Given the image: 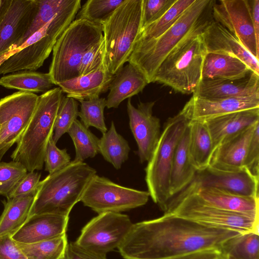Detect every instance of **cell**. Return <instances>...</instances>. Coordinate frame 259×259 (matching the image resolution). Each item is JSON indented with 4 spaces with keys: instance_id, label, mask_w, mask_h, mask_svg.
<instances>
[{
    "instance_id": "1",
    "label": "cell",
    "mask_w": 259,
    "mask_h": 259,
    "mask_svg": "<svg viewBox=\"0 0 259 259\" xmlns=\"http://www.w3.org/2000/svg\"><path fill=\"white\" fill-rule=\"evenodd\" d=\"M240 234L164 213L133 224L117 249L124 259H174L199 251L221 252L226 241Z\"/></svg>"
},
{
    "instance_id": "2",
    "label": "cell",
    "mask_w": 259,
    "mask_h": 259,
    "mask_svg": "<svg viewBox=\"0 0 259 259\" xmlns=\"http://www.w3.org/2000/svg\"><path fill=\"white\" fill-rule=\"evenodd\" d=\"M215 0H195L176 22L157 39L136 44L127 62L136 67L153 82L160 64L171 51L198 27L213 20Z\"/></svg>"
},
{
    "instance_id": "3",
    "label": "cell",
    "mask_w": 259,
    "mask_h": 259,
    "mask_svg": "<svg viewBox=\"0 0 259 259\" xmlns=\"http://www.w3.org/2000/svg\"><path fill=\"white\" fill-rule=\"evenodd\" d=\"M96 170L84 162H71L40 181L29 217L41 213L69 216Z\"/></svg>"
},
{
    "instance_id": "4",
    "label": "cell",
    "mask_w": 259,
    "mask_h": 259,
    "mask_svg": "<svg viewBox=\"0 0 259 259\" xmlns=\"http://www.w3.org/2000/svg\"><path fill=\"white\" fill-rule=\"evenodd\" d=\"M64 97L59 87L38 96L31 118L11 156L13 161L22 163L28 172L43 168L47 145L53 135L55 119Z\"/></svg>"
},
{
    "instance_id": "5",
    "label": "cell",
    "mask_w": 259,
    "mask_h": 259,
    "mask_svg": "<svg viewBox=\"0 0 259 259\" xmlns=\"http://www.w3.org/2000/svg\"><path fill=\"white\" fill-rule=\"evenodd\" d=\"M211 21L196 28L171 51L158 68L153 82L163 84L183 94L194 92L201 80L207 54L201 34Z\"/></svg>"
},
{
    "instance_id": "6",
    "label": "cell",
    "mask_w": 259,
    "mask_h": 259,
    "mask_svg": "<svg viewBox=\"0 0 259 259\" xmlns=\"http://www.w3.org/2000/svg\"><path fill=\"white\" fill-rule=\"evenodd\" d=\"M143 0H125L101 23L106 62L115 75L127 62L143 27Z\"/></svg>"
},
{
    "instance_id": "7",
    "label": "cell",
    "mask_w": 259,
    "mask_h": 259,
    "mask_svg": "<svg viewBox=\"0 0 259 259\" xmlns=\"http://www.w3.org/2000/svg\"><path fill=\"white\" fill-rule=\"evenodd\" d=\"M103 38L102 26L85 19H75L61 35L53 49L49 74L55 85L79 76L85 53Z\"/></svg>"
},
{
    "instance_id": "8",
    "label": "cell",
    "mask_w": 259,
    "mask_h": 259,
    "mask_svg": "<svg viewBox=\"0 0 259 259\" xmlns=\"http://www.w3.org/2000/svg\"><path fill=\"white\" fill-rule=\"evenodd\" d=\"M189 122L182 110L168 118L145 169L148 192L164 213L171 198L170 178L175 150Z\"/></svg>"
},
{
    "instance_id": "9",
    "label": "cell",
    "mask_w": 259,
    "mask_h": 259,
    "mask_svg": "<svg viewBox=\"0 0 259 259\" xmlns=\"http://www.w3.org/2000/svg\"><path fill=\"white\" fill-rule=\"evenodd\" d=\"M80 7V0H73L69 6L57 13L17 48L19 51L1 64L0 74L21 70L36 71L42 66L61 35L75 20Z\"/></svg>"
},
{
    "instance_id": "10",
    "label": "cell",
    "mask_w": 259,
    "mask_h": 259,
    "mask_svg": "<svg viewBox=\"0 0 259 259\" xmlns=\"http://www.w3.org/2000/svg\"><path fill=\"white\" fill-rule=\"evenodd\" d=\"M149 197L148 191L125 187L96 175L89 183L80 201L99 214L120 212L140 207L147 203Z\"/></svg>"
},
{
    "instance_id": "11",
    "label": "cell",
    "mask_w": 259,
    "mask_h": 259,
    "mask_svg": "<svg viewBox=\"0 0 259 259\" xmlns=\"http://www.w3.org/2000/svg\"><path fill=\"white\" fill-rule=\"evenodd\" d=\"M165 213H172L206 226L229 229L241 234L259 233V219L210 206L196 194L185 197Z\"/></svg>"
},
{
    "instance_id": "12",
    "label": "cell",
    "mask_w": 259,
    "mask_h": 259,
    "mask_svg": "<svg viewBox=\"0 0 259 259\" xmlns=\"http://www.w3.org/2000/svg\"><path fill=\"white\" fill-rule=\"evenodd\" d=\"M133 225L126 214L114 212L101 213L83 227L75 242L88 250L106 255L119 247Z\"/></svg>"
},
{
    "instance_id": "13",
    "label": "cell",
    "mask_w": 259,
    "mask_h": 259,
    "mask_svg": "<svg viewBox=\"0 0 259 259\" xmlns=\"http://www.w3.org/2000/svg\"><path fill=\"white\" fill-rule=\"evenodd\" d=\"M206 188H214L237 195L258 198V181L245 168L238 171H227L208 166L197 171L191 183L170 199L165 212L185 197Z\"/></svg>"
},
{
    "instance_id": "14",
    "label": "cell",
    "mask_w": 259,
    "mask_h": 259,
    "mask_svg": "<svg viewBox=\"0 0 259 259\" xmlns=\"http://www.w3.org/2000/svg\"><path fill=\"white\" fill-rule=\"evenodd\" d=\"M38 97L33 93L18 91L0 99V162L26 128Z\"/></svg>"
},
{
    "instance_id": "15",
    "label": "cell",
    "mask_w": 259,
    "mask_h": 259,
    "mask_svg": "<svg viewBox=\"0 0 259 259\" xmlns=\"http://www.w3.org/2000/svg\"><path fill=\"white\" fill-rule=\"evenodd\" d=\"M212 16L213 20L234 35L246 50L259 60V47L247 0H215Z\"/></svg>"
},
{
    "instance_id": "16",
    "label": "cell",
    "mask_w": 259,
    "mask_h": 259,
    "mask_svg": "<svg viewBox=\"0 0 259 259\" xmlns=\"http://www.w3.org/2000/svg\"><path fill=\"white\" fill-rule=\"evenodd\" d=\"M155 102H141L135 107L131 98L127 102L129 125L138 146L141 163L151 158L160 136V119L153 115Z\"/></svg>"
},
{
    "instance_id": "17",
    "label": "cell",
    "mask_w": 259,
    "mask_h": 259,
    "mask_svg": "<svg viewBox=\"0 0 259 259\" xmlns=\"http://www.w3.org/2000/svg\"><path fill=\"white\" fill-rule=\"evenodd\" d=\"M37 0H11L0 24V55L11 51L32 23Z\"/></svg>"
},
{
    "instance_id": "18",
    "label": "cell",
    "mask_w": 259,
    "mask_h": 259,
    "mask_svg": "<svg viewBox=\"0 0 259 259\" xmlns=\"http://www.w3.org/2000/svg\"><path fill=\"white\" fill-rule=\"evenodd\" d=\"M201 35L207 53H218L235 56L259 75V60L246 50L236 37L221 24L213 19Z\"/></svg>"
},
{
    "instance_id": "19",
    "label": "cell",
    "mask_w": 259,
    "mask_h": 259,
    "mask_svg": "<svg viewBox=\"0 0 259 259\" xmlns=\"http://www.w3.org/2000/svg\"><path fill=\"white\" fill-rule=\"evenodd\" d=\"M193 96L202 99L259 98V75L252 71L236 80H201Z\"/></svg>"
},
{
    "instance_id": "20",
    "label": "cell",
    "mask_w": 259,
    "mask_h": 259,
    "mask_svg": "<svg viewBox=\"0 0 259 259\" xmlns=\"http://www.w3.org/2000/svg\"><path fill=\"white\" fill-rule=\"evenodd\" d=\"M257 108H259V98H256L208 99L192 96L181 110L189 121H204L231 112Z\"/></svg>"
},
{
    "instance_id": "21",
    "label": "cell",
    "mask_w": 259,
    "mask_h": 259,
    "mask_svg": "<svg viewBox=\"0 0 259 259\" xmlns=\"http://www.w3.org/2000/svg\"><path fill=\"white\" fill-rule=\"evenodd\" d=\"M69 216L53 213L35 214L11 236L16 242L32 243L54 238L66 233Z\"/></svg>"
},
{
    "instance_id": "22",
    "label": "cell",
    "mask_w": 259,
    "mask_h": 259,
    "mask_svg": "<svg viewBox=\"0 0 259 259\" xmlns=\"http://www.w3.org/2000/svg\"><path fill=\"white\" fill-rule=\"evenodd\" d=\"M250 126L229 138L213 151L209 166L227 171H238L243 164L256 125Z\"/></svg>"
},
{
    "instance_id": "23",
    "label": "cell",
    "mask_w": 259,
    "mask_h": 259,
    "mask_svg": "<svg viewBox=\"0 0 259 259\" xmlns=\"http://www.w3.org/2000/svg\"><path fill=\"white\" fill-rule=\"evenodd\" d=\"M203 121L214 150L229 138L259 122V108L233 112Z\"/></svg>"
},
{
    "instance_id": "24",
    "label": "cell",
    "mask_w": 259,
    "mask_h": 259,
    "mask_svg": "<svg viewBox=\"0 0 259 259\" xmlns=\"http://www.w3.org/2000/svg\"><path fill=\"white\" fill-rule=\"evenodd\" d=\"M114 76L105 63L93 73L60 82L57 85L67 97L78 101L85 100L98 98L107 92Z\"/></svg>"
},
{
    "instance_id": "25",
    "label": "cell",
    "mask_w": 259,
    "mask_h": 259,
    "mask_svg": "<svg viewBox=\"0 0 259 259\" xmlns=\"http://www.w3.org/2000/svg\"><path fill=\"white\" fill-rule=\"evenodd\" d=\"M195 194L210 206L259 219L258 198L237 195L214 188H203Z\"/></svg>"
},
{
    "instance_id": "26",
    "label": "cell",
    "mask_w": 259,
    "mask_h": 259,
    "mask_svg": "<svg viewBox=\"0 0 259 259\" xmlns=\"http://www.w3.org/2000/svg\"><path fill=\"white\" fill-rule=\"evenodd\" d=\"M148 81L144 74L131 63L123 66L114 75L106 100V107L117 108L125 99L142 92Z\"/></svg>"
},
{
    "instance_id": "27",
    "label": "cell",
    "mask_w": 259,
    "mask_h": 259,
    "mask_svg": "<svg viewBox=\"0 0 259 259\" xmlns=\"http://www.w3.org/2000/svg\"><path fill=\"white\" fill-rule=\"evenodd\" d=\"M251 71L243 62L235 56L207 53L202 66L201 80L239 79L245 77Z\"/></svg>"
},
{
    "instance_id": "28",
    "label": "cell",
    "mask_w": 259,
    "mask_h": 259,
    "mask_svg": "<svg viewBox=\"0 0 259 259\" xmlns=\"http://www.w3.org/2000/svg\"><path fill=\"white\" fill-rule=\"evenodd\" d=\"M188 144L189 128L187 126L174 152L170 178V199L191 183L197 171L190 161Z\"/></svg>"
},
{
    "instance_id": "29",
    "label": "cell",
    "mask_w": 259,
    "mask_h": 259,
    "mask_svg": "<svg viewBox=\"0 0 259 259\" xmlns=\"http://www.w3.org/2000/svg\"><path fill=\"white\" fill-rule=\"evenodd\" d=\"M188 151L191 164L197 171L209 166L214 151L212 139L203 121H189Z\"/></svg>"
},
{
    "instance_id": "30",
    "label": "cell",
    "mask_w": 259,
    "mask_h": 259,
    "mask_svg": "<svg viewBox=\"0 0 259 259\" xmlns=\"http://www.w3.org/2000/svg\"><path fill=\"white\" fill-rule=\"evenodd\" d=\"M35 193L7 198L0 216V237L12 235L29 218Z\"/></svg>"
},
{
    "instance_id": "31",
    "label": "cell",
    "mask_w": 259,
    "mask_h": 259,
    "mask_svg": "<svg viewBox=\"0 0 259 259\" xmlns=\"http://www.w3.org/2000/svg\"><path fill=\"white\" fill-rule=\"evenodd\" d=\"M54 85L49 72L21 70L0 78L2 87L30 93H45Z\"/></svg>"
},
{
    "instance_id": "32",
    "label": "cell",
    "mask_w": 259,
    "mask_h": 259,
    "mask_svg": "<svg viewBox=\"0 0 259 259\" xmlns=\"http://www.w3.org/2000/svg\"><path fill=\"white\" fill-rule=\"evenodd\" d=\"M127 141L116 131L113 121L110 128L99 139V152L116 169L127 160L130 151Z\"/></svg>"
},
{
    "instance_id": "33",
    "label": "cell",
    "mask_w": 259,
    "mask_h": 259,
    "mask_svg": "<svg viewBox=\"0 0 259 259\" xmlns=\"http://www.w3.org/2000/svg\"><path fill=\"white\" fill-rule=\"evenodd\" d=\"M222 257L259 259V233L240 234L226 241L221 249Z\"/></svg>"
},
{
    "instance_id": "34",
    "label": "cell",
    "mask_w": 259,
    "mask_h": 259,
    "mask_svg": "<svg viewBox=\"0 0 259 259\" xmlns=\"http://www.w3.org/2000/svg\"><path fill=\"white\" fill-rule=\"evenodd\" d=\"M15 242L29 259H64L68 244L66 233L32 243Z\"/></svg>"
},
{
    "instance_id": "35",
    "label": "cell",
    "mask_w": 259,
    "mask_h": 259,
    "mask_svg": "<svg viewBox=\"0 0 259 259\" xmlns=\"http://www.w3.org/2000/svg\"><path fill=\"white\" fill-rule=\"evenodd\" d=\"M195 0H176L159 19L142 29L137 40L143 42L155 40L170 28Z\"/></svg>"
},
{
    "instance_id": "36",
    "label": "cell",
    "mask_w": 259,
    "mask_h": 259,
    "mask_svg": "<svg viewBox=\"0 0 259 259\" xmlns=\"http://www.w3.org/2000/svg\"><path fill=\"white\" fill-rule=\"evenodd\" d=\"M72 139L75 155L73 161L83 162L88 158L94 157L99 153V139L76 119L67 133Z\"/></svg>"
},
{
    "instance_id": "37",
    "label": "cell",
    "mask_w": 259,
    "mask_h": 259,
    "mask_svg": "<svg viewBox=\"0 0 259 259\" xmlns=\"http://www.w3.org/2000/svg\"><path fill=\"white\" fill-rule=\"evenodd\" d=\"M73 0H37V10L35 16L20 40L11 50L20 47L31 36L46 25L57 13L65 9Z\"/></svg>"
},
{
    "instance_id": "38",
    "label": "cell",
    "mask_w": 259,
    "mask_h": 259,
    "mask_svg": "<svg viewBox=\"0 0 259 259\" xmlns=\"http://www.w3.org/2000/svg\"><path fill=\"white\" fill-rule=\"evenodd\" d=\"M80 103V110L78 116L80 122L87 128L93 126L102 134L107 131L104 111L106 107V99L96 98L85 100L78 101Z\"/></svg>"
},
{
    "instance_id": "39",
    "label": "cell",
    "mask_w": 259,
    "mask_h": 259,
    "mask_svg": "<svg viewBox=\"0 0 259 259\" xmlns=\"http://www.w3.org/2000/svg\"><path fill=\"white\" fill-rule=\"evenodd\" d=\"M125 0H88L80 7L75 19L101 24Z\"/></svg>"
},
{
    "instance_id": "40",
    "label": "cell",
    "mask_w": 259,
    "mask_h": 259,
    "mask_svg": "<svg viewBox=\"0 0 259 259\" xmlns=\"http://www.w3.org/2000/svg\"><path fill=\"white\" fill-rule=\"evenodd\" d=\"M78 103L71 97L63 98L55 119L53 139L56 144L60 138L68 131L78 116Z\"/></svg>"
},
{
    "instance_id": "41",
    "label": "cell",
    "mask_w": 259,
    "mask_h": 259,
    "mask_svg": "<svg viewBox=\"0 0 259 259\" xmlns=\"http://www.w3.org/2000/svg\"><path fill=\"white\" fill-rule=\"evenodd\" d=\"M28 171L21 163L12 161L0 162V196L8 198Z\"/></svg>"
},
{
    "instance_id": "42",
    "label": "cell",
    "mask_w": 259,
    "mask_h": 259,
    "mask_svg": "<svg viewBox=\"0 0 259 259\" xmlns=\"http://www.w3.org/2000/svg\"><path fill=\"white\" fill-rule=\"evenodd\" d=\"M105 63V43L103 38L100 42L91 48L83 56L79 68V76L93 73Z\"/></svg>"
},
{
    "instance_id": "43",
    "label": "cell",
    "mask_w": 259,
    "mask_h": 259,
    "mask_svg": "<svg viewBox=\"0 0 259 259\" xmlns=\"http://www.w3.org/2000/svg\"><path fill=\"white\" fill-rule=\"evenodd\" d=\"M71 162L70 156L66 149H60L57 147L52 136L48 142L45 153V170L49 174H52L65 167Z\"/></svg>"
},
{
    "instance_id": "44",
    "label": "cell",
    "mask_w": 259,
    "mask_h": 259,
    "mask_svg": "<svg viewBox=\"0 0 259 259\" xmlns=\"http://www.w3.org/2000/svg\"><path fill=\"white\" fill-rule=\"evenodd\" d=\"M176 0H143V27L147 26L162 16Z\"/></svg>"
},
{
    "instance_id": "45",
    "label": "cell",
    "mask_w": 259,
    "mask_h": 259,
    "mask_svg": "<svg viewBox=\"0 0 259 259\" xmlns=\"http://www.w3.org/2000/svg\"><path fill=\"white\" fill-rule=\"evenodd\" d=\"M245 168L258 181L259 176V123L253 131L243 164Z\"/></svg>"
},
{
    "instance_id": "46",
    "label": "cell",
    "mask_w": 259,
    "mask_h": 259,
    "mask_svg": "<svg viewBox=\"0 0 259 259\" xmlns=\"http://www.w3.org/2000/svg\"><path fill=\"white\" fill-rule=\"evenodd\" d=\"M40 177L41 174L37 172H27L7 198L25 195L36 192L40 181Z\"/></svg>"
},
{
    "instance_id": "47",
    "label": "cell",
    "mask_w": 259,
    "mask_h": 259,
    "mask_svg": "<svg viewBox=\"0 0 259 259\" xmlns=\"http://www.w3.org/2000/svg\"><path fill=\"white\" fill-rule=\"evenodd\" d=\"M0 259H29L20 250L11 236L0 237Z\"/></svg>"
},
{
    "instance_id": "48",
    "label": "cell",
    "mask_w": 259,
    "mask_h": 259,
    "mask_svg": "<svg viewBox=\"0 0 259 259\" xmlns=\"http://www.w3.org/2000/svg\"><path fill=\"white\" fill-rule=\"evenodd\" d=\"M64 259H107L106 255L84 248L75 242L68 243Z\"/></svg>"
},
{
    "instance_id": "49",
    "label": "cell",
    "mask_w": 259,
    "mask_h": 259,
    "mask_svg": "<svg viewBox=\"0 0 259 259\" xmlns=\"http://www.w3.org/2000/svg\"><path fill=\"white\" fill-rule=\"evenodd\" d=\"M254 31L256 42L259 47V0H247Z\"/></svg>"
},
{
    "instance_id": "50",
    "label": "cell",
    "mask_w": 259,
    "mask_h": 259,
    "mask_svg": "<svg viewBox=\"0 0 259 259\" xmlns=\"http://www.w3.org/2000/svg\"><path fill=\"white\" fill-rule=\"evenodd\" d=\"M221 252L216 250H207L189 253L174 259H219Z\"/></svg>"
},
{
    "instance_id": "51",
    "label": "cell",
    "mask_w": 259,
    "mask_h": 259,
    "mask_svg": "<svg viewBox=\"0 0 259 259\" xmlns=\"http://www.w3.org/2000/svg\"><path fill=\"white\" fill-rule=\"evenodd\" d=\"M11 0H0V24L10 3Z\"/></svg>"
},
{
    "instance_id": "52",
    "label": "cell",
    "mask_w": 259,
    "mask_h": 259,
    "mask_svg": "<svg viewBox=\"0 0 259 259\" xmlns=\"http://www.w3.org/2000/svg\"><path fill=\"white\" fill-rule=\"evenodd\" d=\"M222 259H234V258H229V257H222Z\"/></svg>"
},
{
    "instance_id": "53",
    "label": "cell",
    "mask_w": 259,
    "mask_h": 259,
    "mask_svg": "<svg viewBox=\"0 0 259 259\" xmlns=\"http://www.w3.org/2000/svg\"><path fill=\"white\" fill-rule=\"evenodd\" d=\"M219 259H222V257H220V258H219Z\"/></svg>"
}]
</instances>
